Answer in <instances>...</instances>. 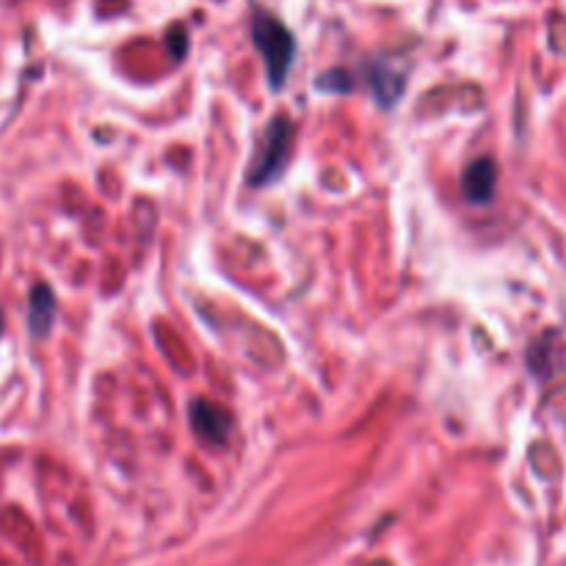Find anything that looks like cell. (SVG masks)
<instances>
[{
    "label": "cell",
    "instance_id": "1",
    "mask_svg": "<svg viewBox=\"0 0 566 566\" xmlns=\"http://www.w3.org/2000/svg\"><path fill=\"white\" fill-rule=\"evenodd\" d=\"M254 48L260 50L265 61V75H269L271 88H282V83L291 75L293 59H296V39L287 31L285 22L276 20L269 11H258L252 25Z\"/></svg>",
    "mask_w": 566,
    "mask_h": 566
},
{
    "label": "cell",
    "instance_id": "2",
    "mask_svg": "<svg viewBox=\"0 0 566 566\" xmlns=\"http://www.w3.org/2000/svg\"><path fill=\"white\" fill-rule=\"evenodd\" d=\"M291 142H293V125L287 116H276L274 122L265 130L263 144H260L258 160L252 166V182L254 186H265V182L274 180L276 175L285 166L287 153H291Z\"/></svg>",
    "mask_w": 566,
    "mask_h": 566
},
{
    "label": "cell",
    "instance_id": "3",
    "mask_svg": "<svg viewBox=\"0 0 566 566\" xmlns=\"http://www.w3.org/2000/svg\"><path fill=\"white\" fill-rule=\"evenodd\" d=\"M191 423H193V431L208 442H224L232 431L230 415L210 401L191 403Z\"/></svg>",
    "mask_w": 566,
    "mask_h": 566
},
{
    "label": "cell",
    "instance_id": "4",
    "mask_svg": "<svg viewBox=\"0 0 566 566\" xmlns=\"http://www.w3.org/2000/svg\"><path fill=\"white\" fill-rule=\"evenodd\" d=\"M497 186V164L492 158H479L464 169L462 191L470 202H490Z\"/></svg>",
    "mask_w": 566,
    "mask_h": 566
},
{
    "label": "cell",
    "instance_id": "5",
    "mask_svg": "<svg viewBox=\"0 0 566 566\" xmlns=\"http://www.w3.org/2000/svg\"><path fill=\"white\" fill-rule=\"evenodd\" d=\"M55 315V298L50 293L48 285H36L31 293V315H28V324H31V332L36 337L48 335L50 324H53Z\"/></svg>",
    "mask_w": 566,
    "mask_h": 566
},
{
    "label": "cell",
    "instance_id": "6",
    "mask_svg": "<svg viewBox=\"0 0 566 566\" xmlns=\"http://www.w3.org/2000/svg\"><path fill=\"white\" fill-rule=\"evenodd\" d=\"M0 324H3V318H0Z\"/></svg>",
    "mask_w": 566,
    "mask_h": 566
}]
</instances>
